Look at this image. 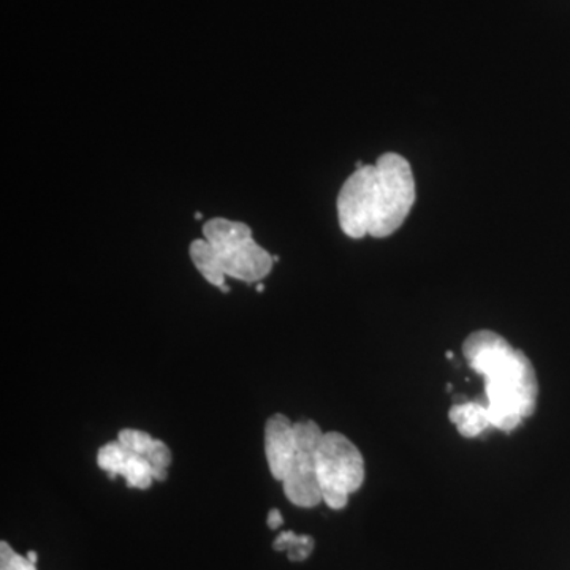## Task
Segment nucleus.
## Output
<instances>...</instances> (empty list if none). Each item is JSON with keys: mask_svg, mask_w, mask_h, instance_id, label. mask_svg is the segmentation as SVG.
<instances>
[{"mask_svg": "<svg viewBox=\"0 0 570 570\" xmlns=\"http://www.w3.org/2000/svg\"><path fill=\"white\" fill-rule=\"evenodd\" d=\"M189 255L206 283L225 294L230 291L227 277L261 283L275 265V257L255 242L249 225L225 217H213L204 225V238L190 243Z\"/></svg>", "mask_w": 570, "mask_h": 570, "instance_id": "3", "label": "nucleus"}, {"mask_svg": "<svg viewBox=\"0 0 570 570\" xmlns=\"http://www.w3.org/2000/svg\"><path fill=\"white\" fill-rule=\"evenodd\" d=\"M26 557H28V560L33 562V564H37V553H36V551H29V553L26 554Z\"/></svg>", "mask_w": 570, "mask_h": 570, "instance_id": "14", "label": "nucleus"}, {"mask_svg": "<svg viewBox=\"0 0 570 570\" xmlns=\"http://www.w3.org/2000/svg\"><path fill=\"white\" fill-rule=\"evenodd\" d=\"M463 354L469 366L485 379L491 428L510 433L534 414L539 382L523 351L491 330H479L464 340Z\"/></svg>", "mask_w": 570, "mask_h": 570, "instance_id": "2", "label": "nucleus"}, {"mask_svg": "<svg viewBox=\"0 0 570 570\" xmlns=\"http://www.w3.org/2000/svg\"><path fill=\"white\" fill-rule=\"evenodd\" d=\"M97 464L110 479L121 475L129 489L148 490L156 482L148 460L130 452L119 441L108 442L99 449Z\"/></svg>", "mask_w": 570, "mask_h": 570, "instance_id": "6", "label": "nucleus"}, {"mask_svg": "<svg viewBox=\"0 0 570 570\" xmlns=\"http://www.w3.org/2000/svg\"><path fill=\"white\" fill-rule=\"evenodd\" d=\"M322 501L330 509L346 508L348 498L365 482V460L354 442L337 431L324 433L317 450Z\"/></svg>", "mask_w": 570, "mask_h": 570, "instance_id": "4", "label": "nucleus"}, {"mask_svg": "<svg viewBox=\"0 0 570 570\" xmlns=\"http://www.w3.org/2000/svg\"><path fill=\"white\" fill-rule=\"evenodd\" d=\"M296 448L295 423L275 414L265 425V456L273 478L283 482Z\"/></svg>", "mask_w": 570, "mask_h": 570, "instance_id": "7", "label": "nucleus"}, {"mask_svg": "<svg viewBox=\"0 0 570 570\" xmlns=\"http://www.w3.org/2000/svg\"><path fill=\"white\" fill-rule=\"evenodd\" d=\"M449 420L456 426L463 438H478L491 428L489 409L480 401H464L453 404L449 411Z\"/></svg>", "mask_w": 570, "mask_h": 570, "instance_id": "8", "label": "nucleus"}, {"mask_svg": "<svg viewBox=\"0 0 570 570\" xmlns=\"http://www.w3.org/2000/svg\"><path fill=\"white\" fill-rule=\"evenodd\" d=\"M295 433L296 448L283 480L284 493L296 508H316L324 502L317 478V450L324 431L313 420H303L295 423Z\"/></svg>", "mask_w": 570, "mask_h": 570, "instance_id": "5", "label": "nucleus"}, {"mask_svg": "<svg viewBox=\"0 0 570 570\" xmlns=\"http://www.w3.org/2000/svg\"><path fill=\"white\" fill-rule=\"evenodd\" d=\"M415 204V179L403 156L387 153L348 176L337 194V220L348 238H387Z\"/></svg>", "mask_w": 570, "mask_h": 570, "instance_id": "1", "label": "nucleus"}, {"mask_svg": "<svg viewBox=\"0 0 570 570\" xmlns=\"http://www.w3.org/2000/svg\"><path fill=\"white\" fill-rule=\"evenodd\" d=\"M273 549L285 551L291 561H305L313 554L314 539L311 535H298L294 531H285L277 535Z\"/></svg>", "mask_w": 570, "mask_h": 570, "instance_id": "9", "label": "nucleus"}, {"mask_svg": "<svg viewBox=\"0 0 570 570\" xmlns=\"http://www.w3.org/2000/svg\"><path fill=\"white\" fill-rule=\"evenodd\" d=\"M0 570H37L36 564L28 557L18 554L10 543H0Z\"/></svg>", "mask_w": 570, "mask_h": 570, "instance_id": "12", "label": "nucleus"}, {"mask_svg": "<svg viewBox=\"0 0 570 570\" xmlns=\"http://www.w3.org/2000/svg\"><path fill=\"white\" fill-rule=\"evenodd\" d=\"M284 523L283 515H281L279 510L272 509L268 513V527L269 530H277V528L281 527V524Z\"/></svg>", "mask_w": 570, "mask_h": 570, "instance_id": "13", "label": "nucleus"}, {"mask_svg": "<svg viewBox=\"0 0 570 570\" xmlns=\"http://www.w3.org/2000/svg\"><path fill=\"white\" fill-rule=\"evenodd\" d=\"M118 441L121 442L124 448L129 449L130 452L137 453V455L145 456L146 459L156 439H154L151 434L145 433V431L130 430V428H127V430L119 431Z\"/></svg>", "mask_w": 570, "mask_h": 570, "instance_id": "11", "label": "nucleus"}, {"mask_svg": "<svg viewBox=\"0 0 570 570\" xmlns=\"http://www.w3.org/2000/svg\"><path fill=\"white\" fill-rule=\"evenodd\" d=\"M146 460H148L149 466H151L156 482L167 480L168 469L171 466L174 456H171V450L168 449V445L165 444L164 441H159V439L154 441L151 450H149L148 455H146Z\"/></svg>", "mask_w": 570, "mask_h": 570, "instance_id": "10", "label": "nucleus"}, {"mask_svg": "<svg viewBox=\"0 0 570 570\" xmlns=\"http://www.w3.org/2000/svg\"><path fill=\"white\" fill-rule=\"evenodd\" d=\"M448 358H453V352H448Z\"/></svg>", "mask_w": 570, "mask_h": 570, "instance_id": "15", "label": "nucleus"}]
</instances>
